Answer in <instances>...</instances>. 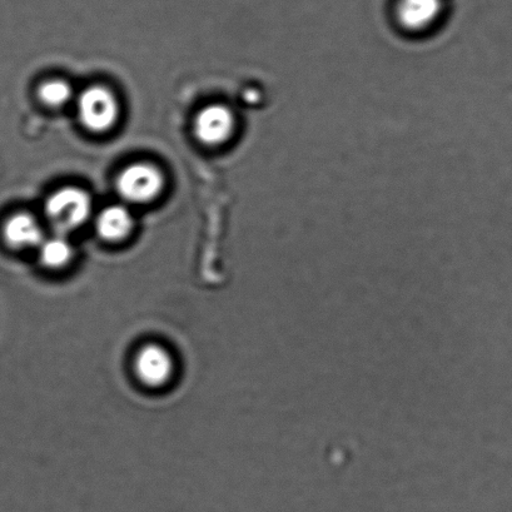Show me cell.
Instances as JSON below:
<instances>
[{"label": "cell", "mask_w": 512, "mask_h": 512, "mask_svg": "<svg viewBox=\"0 0 512 512\" xmlns=\"http://www.w3.org/2000/svg\"><path fill=\"white\" fill-rule=\"evenodd\" d=\"M44 211L57 235L66 236L87 222L91 216L92 201L79 188L66 187L48 198Z\"/></svg>", "instance_id": "1"}, {"label": "cell", "mask_w": 512, "mask_h": 512, "mask_svg": "<svg viewBox=\"0 0 512 512\" xmlns=\"http://www.w3.org/2000/svg\"><path fill=\"white\" fill-rule=\"evenodd\" d=\"M132 369L139 384L149 390H162L175 380L177 364L166 346L152 342L139 347L133 357Z\"/></svg>", "instance_id": "2"}, {"label": "cell", "mask_w": 512, "mask_h": 512, "mask_svg": "<svg viewBox=\"0 0 512 512\" xmlns=\"http://www.w3.org/2000/svg\"><path fill=\"white\" fill-rule=\"evenodd\" d=\"M78 113L83 126L92 132H106L118 121L119 104L104 87L87 88L78 99Z\"/></svg>", "instance_id": "3"}, {"label": "cell", "mask_w": 512, "mask_h": 512, "mask_svg": "<svg viewBox=\"0 0 512 512\" xmlns=\"http://www.w3.org/2000/svg\"><path fill=\"white\" fill-rule=\"evenodd\" d=\"M163 176L156 167L147 163H136L119 175L117 191L119 196L131 203H147L158 197L163 188Z\"/></svg>", "instance_id": "4"}, {"label": "cell", "mask_w": 512, "mask_h": 512, "mask_svg": "<svg viewBox=\"0 0 512 512\" xmlns=\"http://www.w3.org/2000/svg\"><path fill=\"white\" fill-rule=\"evenodd\" d=\"M235 126L236 119L230 108L222 104H212L197 114L193 123V132L201 143L217 147L230 141L235 132Z\"/></svg>", "instance_id": "5"}, {"label": "cell", "mask_w": 512, "mask_h": 512, "mask_svg": "<svg viewBox=\"0 0 512 512\" xmlns=\"http://www.w3.org/2000/svg\"><path fill=\"white\" fill-rule=\"evenodd\" d=\"M442 13V0H400L396 18L400 26L412 33L434 27Z\"/></svg>", "instance_id": "6"}, {"label": "cell", "mask_w": 512, "mask_h": 512, "mask_svg": "<svg viewBox=\"0 0 512 512\" xmlns=\"http://www.w3.org/2000/svg\"><path fill=\"white\" fill-rule=\"evenodd\" d=\"M2 233L4 241L14 250L38 248L46 238L39 222L28 213H18L8 218Z\"/></svg>", "instance_id": "7"}, {"label": "cell", "mask_w": 512, "mask_h": 512, "mask_svg": "<svg viewBox=\"0 0 512 512\" xmlns=\"http://www.w3.org/2000/svg\"><path fill=\"white\" fill-rule=\"evenodd\" d=\"M99 237L104 241L119 242L131 235L133 217L126 207L111 206L99 213L96 221Z\"/></svg>", "instance_id": "8"}, {"label": "cell", "mask_w": 512, "mask_h": 512, "mask_svg": "<svg viewBox=\"0 0 512 512\" xmlns=\"http://www.w3.org/2000/svg\"><path fill=\"white\" fill-rule=\"evenodd\" d=\"M39 261L51 271H59L66 268L72 262L74 250L66 236L56 235L44 238L38 247Z\"/></svg>", "instance_id": "9"}, {"label": "cell", "mask_w": 512, "mask_h": 512, "mask_svg": "<svg viewBox=\"0 0 512 512\" xmlns=\"http://www.w3.org/2000/svg\"><path fill=\"white\" fill-rule=\"evenodd\" d=\"M39 97H41L42 102L46 103L49 107H63L64 104L71 101L72 88L67 82L58 81V79H56V81H49L42 84V87L39 88Z\"/></svg>", "instance_id": "10"}]
</instances>
